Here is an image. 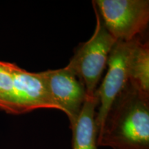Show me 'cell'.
Here are the masks:
<instances>
[{
    "instance_id": "277c9868",
    "label": "cell",
    "mask_w": 149,
    "mask_h": 149,
    "mask_svg": "<svg viewBox=\"0 0 149 149\" xmlns=\"http://www.w3.org/2000/svg\"><path fill=\"white\" fill-rule=\"evenodd\" d=\"M35 94L32 72L0 61V109L15 115L31 112Z\"/></svg>"
},
{
    "instance_id": "5b68a950",
    "label": "cell",
    "mask_w": 149,
    "mask_h": 149,
    "mask_svg": "<svg viewBox=\"0 0 149 149\" xmlns=\"http://www.w3.org/2000/svg\"><path fill=\"white\" fill-rule=\"evenodd\" d=\"M133 42V40L130 42L117 41L110 52L107 61L108 71L97 90L100 103L95 116L98 131L113 102L128 83V59Z\"/></svg>"
},
{
    "instance_id": "7a4b0ae2",
    "label": "cell",
    "mask_w": 149,
    "mask_h": 149,
    "mask_svg": "<svg viewBox=\"0 0 149 149\" xmlns=\"http://www.w3.org/2000/svg\"><path fill=\"white\" fill-rule=\"evenodd\" d=\"M93 6L96 17L94 33L87 42L80 44L66 66L82 83L86 97L95 94L97 85L107 65L110 52L117 42L104 26L93 3Z\"/></svg>"
},
{
    "instance_id": "52a82bcc",
    "label": "cell",
    "mask_w": 149,
    "mask_h": 149,
    "mask_svg": "<svg viewBox=\"0 0 149 149\" xmlns=\"http://www.w3.org/2000/svg\"><path fill=\"white\" fill-rule=\"evenodd\" d=\"M100 103L97 92L86 97L77 120L71 128L72 149H97L98 130L95 122V109Z\"/></svg>"
},
{
    "instance_id": "ba28073f",
    "label": "cell",
    "mask_w": 149,
    "mask_h": 149,
    "mask_svg": "<svg viewBox=\"0 0 149 149\" xmlns=\"http://www.w3.org/2000/svg\"><path fill=\"white\" fill-rule=\"evenodd\" d=\"M128 82L140 92L149 95V43L141 36L134 39L128 59Z\"/></svg>"
},
{
    "instance_id": "8992f818",
    "label": "cell",
    "mask_w": 149,
    "mask_h": 149,
    "mask_svg": "<svg viewBox=\"0 0 149 149\" xmlns=\"http://www.w3.org/2000/svg\"><path fill=\"white\" fill-rule=\"evenodd\" d=\"M47 91L58 110L68 117L71 128L86 98L85 88L70 70L64 67L40 72Z\"/></svg>"
},
{
    "instance_id": "6da1fadb",
    "label": "cell",
    "mask_w": 149,
    "mask_h": 149,
    "mask_svg": "<svg viewBox=\"0 0 149 149\" xmlns=\"http://www.w3.org/2000/svg\"><path fill=\"white\" fill-rule=\"evenodd\" d=\"M97 142L113 149H149V95L128 82L110 108Z\"/></svg>"
},
{
    "instance_id": "3957f363",
    "label": "cell",
    "mask_w": 149,
    "mask_h": 149,
    "mask_svg": "<svg viewBox=\"0 0 149 149\" xmlns=\"http://www.w3.org/2000/svg\"><path fill=\"white\" fill-rule=\"evenodd\" d=\"M93 3L116 41L130 42L141 36L148 27V0H96Z\"/></svg>"
}]
</instances>
